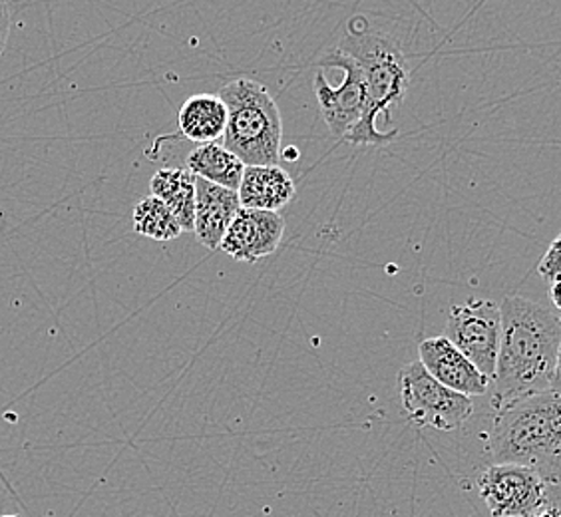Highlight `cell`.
Segmentation results:
<instances>
[{
	"label": "cell",
	"instance_id": "1",
	"mask_svg": "<svg viewBox=\"0 0 561 517\" xmlns=\"http://www.w3.org/2000/svg\"><path fill=\"white\" fill-rule=\"evenodd\" d=\"M502 338L494 372L492 406L550 390L561 343L560 313L526 297H506L502 305Z\"/></svg>",
	"mask_w": 561,
	"mask_h": 517
},
{
	"label": "cell",
	"instance_id": "2",
	"mask_svg": "<svg viewBox=\"0 0 561 517\" xmlns=\"http://www.w3.org/2000/svg\"><path fill=\"white\" fill-rule=\"evenodd\" d=\"M339 50L355 62L367 90L365 116L346 136L345 141L355 146H385L397 140L399 131H380L377 128V118L380 114L389 118L390 108L399 106L411 84L409 62L399 44L389 34L373 31L363 16H356L346 24V33Z\"/></svg>",
	"mask_w": 561,
	"mask_h": 517
},
{
	"label": "cell",
	"instance_id": "3",
	"mask_svg": "<svg viewBox=\"0 0 561 517\" xmlns=\"http://www.w3.org/2000/svg\"><path fill=\"white\" fill-rule=\"evenodd\" d=\"M486 450L494 463H518L560 484L561 397L546 390L496 410Z\"/></svg>",
	"mask_w": 561,
	"mask_h": 517
},
{
	"label": "cell",
	"instance_id": "4",
	"mask_svg": "<svg viewBox=\"0 0 561 517\" xmlns=\"http://www.w3.org/2000/svg\"><path fill=\"white\" fill-rule=\"evenodd\" d=\"M227 106L221 143L245 165H279L283 119L270 90L249 78L227 82L219 92Z\"/></svg>",
	"mask_w": 561,
	"mask_h": 517
},
{
	"label": "cell",
	"instance_id": "5",
	"mask_svg": "<svg viewBox=\"0 0 561 517\" xmlns=\"http://www.w3.org/2000/svg\"><path fill=\"white\" fill-rule=\"evenodd\" d=\"M399 388L402 409L416 426L458 430L474 412L470 397L440 384L422 367L421 360L409 363L400 370Z\"/></svg>",
	"mask_w": 561,
	"mask_h": 517
},
{
	"label": "cell",
	"instance_id": "6",
	"mask_svg": "<svg viewBox=\"0 0 561 517\" xmlns=\"http://www.w3.org/2000/svg\"><path fill=\"white\" fill-rule=\"evenodd\" d=\"M444 336L490 380L494 378L502 338V311L490 299H468L450 309Z\"/></svg>",
	"mask_w": 561,
	"mask_h": 517
},
{
	"label": "cell",
	"instance_id": "7",
	"mask_svg": "<svg viewBox=\"0 0 561 517\" xmlns=\"http://www.w3.org/2000/svg\"><path fill=\"white\" fill-rule=\"evenodd\" d=\"M321 68H341L345 76L339 87H331L324 78L323 70L314 76V92L319 100V108L323 114L324 124L336 140H346V136L358 126L367 110V90L363 74L355 62L341 53L339 48L331 50L319 60Z\"/></svg>",
	"mask_w": 561,
	"mask_h": 517
},
{
	"label": "cell",
	"instance_id": "8",
	"mask_svg": "<svg viewBox=\"0 0 561 517\" xmlns=\"http://www.w3.org/2000/svg\"><path fill=\"white\" fill-rule=\"evenodd\" d=\"M546 482L518 463H492L478 478V494L492 517H531L543 499Z\"/></svg>",
	"mask_w": 561,
	"mask_h": 517
},
{
	"label": "cell",
	"instance_id": "9",
	"mask_svg": "<svg viewBox=\"0 0 561 517\" xmlns=\"http://www.w3.org/2000/svg\"><path fill=\"white\" fill-rule=\"evenodd\" d=\"M285 235V219L277 211H261L241 207L233 223L227 229L219 249L236 261L257 263L270 257L280 245Z\"/></svg>",
	"mask_w": 561,
	"mask_h": 517
},
{
	"label": "cell",
	"instance_id": "10",
	"mask_svg": "<svg viewBox=\"0 0 561 517\" xmlns=\"http://www.w3.org/2000/svg\"><path fill=\"white\" fill-rule=\"evenodd\" d=\"M419 360L440 384L470 399L486 394L492 382L444 334L422 341Z\"/></svg>",
	"mask_w": 561,
	"mask_h": 517
},
{
	"label": "cell",
	"instance_id": "11",
	"mask_svg": "<svg viewBox=\"0 0 561 517\" xmlns=\"http://www.w3.org/2000/svg\"><path fill=\"white\" fill-rule=\"evenodd\" d=\"M241 209L239 194L195 177L194 233L204 248L216 251Z\"/></svg>",
	"mask_w": 561,
	"mask_h": 517
},
{
	"label": "cell",
	"instance_id": "12",
	"mask_svg": "<svg viewBox=\"0 0 561 517\" xmlns=\"http://www.w3.org/2000/svg\"><path fill=\"white\" fill-rule=\"evenodd\" d=\"M238 194L241 207L279 214L291 204L297 187L289 172L279 165H248Z\"/></svg>",
	"mask_w": 561,
	"mask_h": 517
},
{
	"label": "cell",
	"instance_id": "13",
	"mask_svg": "<svg viewBox=\"0 0 561 517\" xmlns=\"http://www.w3.org/2000/svg\"><path fill=\"white\" fill-rule=\"evenodd\" d=\"M180 131L195 143L221 141L227 128V106L219 94L187 97L178 116Z\"/></svg>",
	"mask_w": 561,
	"mask_h": 517
},
{
	"label": "cell",
	"instance_id": "14",
	"mask_svg": "<svg viewBox=\"0 0 561 517\" xmlns=\"http://www.w3.org/2000/svg\"><path fill=\"white\" fill-rule=\"evenodd\" d=\"M185 168L209 184L238 192L248 165L233 151L227 150L221 141H209L197 143L195 150L190 151Z\"/></svg>",
	"mask_w": 561,
	"mask_h": 517
},
{
	"label": "cell",
	"instance_id": "15",
	"mask_svg": "<svg viewBox=\"0 0 561 517\" xmlns=\"http://www.w3.org/2000/svg\"><path fill=\"white\" fill-rule=\"evenodd\" d=\"M151 195L162 199L184 231L194 233L195 175L187 168H162L151 175Z\"/></svg>",
	"mask_w": 561,
	"mask_h": 517
},
{
	"label": "cell",
	"instance_id": "16",
	"mask_svg": "<svg viewBox=\"0 0 561 517\" xmlns=\"http://www.w3.org/2000/svg\"><path fill=\"white\" fill-rule=\"evenodd\" d=\"M134 231L153 241H173L184 233L172 209L158 197H144L131 214Z\"/></svg>",
	"mask_w": 561,
	"mask_h": 517
},
{
	"label": "cell",
	"instance_id": "17",
	"mask_svg": "<svg viewBox=\"0 0 561 517\" xmlns=\"http://www.w3.org/2000/svg\"><path fill=\"white\" fill-rule=\"evenodd\" d=\"M538 273H540L541 277L548 280V283L561 279V233L551 241L550 248L546 251V255L540 258Z\"/></svg>",
	"mask_w": 561,
	"mask_h": 517
},
{
	"label": "cell",
	"instance_id": "18",
	"mask_svg": "<svg viewBox=\"0 0 561 517\" xmlns=\"http://www.w3.org/2000/svg\"><path fill=\"white\" fill-rule=\"evenodd\" d=\"M531 517H561V482L546 485L540 507Z\"/></svg>",
	"mask_w": 561,
	"mask_h": 517
},
{
	"label": "cell",
	"instance_id": "19",
	"mask_svg": "<svg viewBox=\"0 0 561 517\" xmlns=\"http://www.w3.org/2000/svg\"><path fill=\"white\" fill-rule=\"evenodd\" d=\"M11 34V12L7 0H0V56L4 53V46Z\"/></svg>",
	"mask_w": 561,
	"mask_h": 517
},
{
	"label": "cell",
	"instance_id": "20",
	"mask_svg": "<svg viewBox=\"0 0 561 517\" xmlns=\"http://www.w3.org/2000/svg\"><path fill=\"white\" fill-rule=\"evenodd\" d=\"M550 390L551 392H556L558 397H561V343L560 351H558V363H556V370H553V377H551Z\"/></svg>",
	"mask_w": 561,
	"mask_h": 517
},
{
	"label": "cell",
	"instance_id": "21",
	"mask_svg": "<svg viewBox=\"0 0 561 517\" xmlns=\"http://www.w3.org/2000/svg\"><path fill=\"white\" fill-rule=\"evenodd\" d=\"M550 301L551 307L561 313V279L550 283Z\"/></svg>",
	"mask_w": 561,
	"mask_h": 517
},
{
	"label": "cell",
	"instance_id": "22",
	"mask_svg": "<svg viewBox=\"0 0 561 517\" xmlns=\"http://www.w3.org/2000/svg\"><path fill=\"white\" fill-rule=\"evenodd\" d=\"M289 153H285V158H287V160H297V158H299V150H295V148H289Z\"/></svg>",
	"mask_w": 561,
	"mask_h": 517
},
{
	"label": "cell",
	"instance_id": "23",
	"mask_svg": "<svg viewBox=\"0 0 561 517\" xmlns=\"http://www.w3.org/2000/svg\"><path fill=\"white\" fill-rule=\"evenodd\" d=\"M2 517H21V516H2Z\"/></svg>",
	"mask_w": 561,
	"mask_h": 517
}]
</instances>
